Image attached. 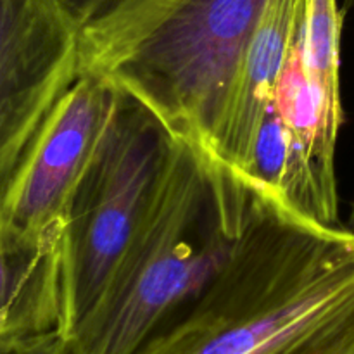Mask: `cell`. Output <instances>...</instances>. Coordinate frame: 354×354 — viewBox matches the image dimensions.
Wrapping results in <instances>:
<instances>
[{"mask_svg":"<svg viewBox=\"0 0 354 354\" xmlns=\"http://www.w3.org/2000/svg\"><path fill=\"white\" fill-rule=\"evenodd\" d=\"M137 354H354V230L251 187L227 263Z\"/></svg>","mask_w":354,"mask_h":354,"instance_id":"1","label":"cell"},{"mask_svg":"<svg viewBox=\"0 0 354 354\" xmlns=\"http://www.w3.org/2000/svg\"><path fill=\"white\" fill-rule=\"evenodd\" d=\"M251 187L175 138L147 211L64 354H137L227 263Z\"/></svg>","mask_w":354,"mask_h":354,"instance_id":"2","label":"cell"},{"mask_svg":"<svg viewBox=\"0 0 354 354\" xmlns=\"http://www.w3.org/2000/svg\"><path fill=\"white\" fill-rule=\"evenodd\" d=\"M270 0H116L82 28V73L151 111L207 158Z\"/></svg>","mask_w":354,"mask_h":354,"instance_id":"3","label":"cell"},{"mask_svg":"<svg viewBox=\"0 0 354 354\" xmlns=\"http://www.w3.org/2000/svg\"><path fill=\"white\" fill-rule=\"evenodd\" d=\"M173 142L151 111L120 92L69 206L62 339L106 290L147 211Z\"/></svg>","mask_w":354,"mask_h":354,"instance_id":"4","label":"cell"},{"mask_svg":"<svg viewBox=\"0 0 354 354\" xmlns=\"http://www.w3.org/2000/svg\"><path fill=\"white\" fill-rule=\"evenodd\" d=\"M82 75V28L52 0H0V211L52 111Z\"/></svg>","mask_w":354,"mask_h":354,"instance_id":"5","label":"cell"},{"mask_svg":"<svg viewBox=\"0 0 354 354\" xmlns=\"http://www.w3.org/2000/svg\"><path fill=\"white\" fill-rule=\"evenodd\" d=\"M114 86L82 73L69 86L17 173L2 214L37 241L64 239L73 196L118 102Z\"/></svg>","mask_w":354,"mask_h":354,"instance_id":"6","label":"cell"},{"mask_svg":"<svg viewBox=\"0 0 354 354\" xmlns=\"http://www.w3.org/2000/svg\"><path fill=\"white\" fill-rule=\"evenodd\" d=\"M301 0H270L232 82L206 161L248 178L252 151L283 68Z\"/></svg>","mask_w":354,"mask_h":354,"instance_id":"7","label":"cell"},{"mask_svg":"<svg viewBox=\"0 0 354 354\" xmlns=\"http://www.w3.org/2000/svg\"><path fill=\"white\" fill-rule=\"evenodd\" d=\"M64 301V239L26 237L0 211V348L61 334Z\"/></svg>","mask_w":354,"mask_h":354,"instance_id":"8","label":"cell"},{"mask_svg":"<svg viewBox=\"0 0 354 354\" xmlns=\"http://www.w3.org/2000/svg\"><path fill=\"white\" fill-rule=\"evenodd\" d=\"M52 2L57 3L80 28H83L104 10L109 9L116 0H52Z\"/></svg>","mask_w":354,"mask_h":354,"instance_id":"9","label":"cell"},{"mask_svg":"<svg viewBox=\"0 0 354 354\" xmlns=\"http://www.w3.org/2000/svg\"><path fill=\"white\" fill-rule=\"evenodd\" d=\"M10 354H64V339L59 332L41 335V337L14 346Z\"/></svg>","mask_w":354,"mask_h":354,"instance_id":"10","label":"cell"},{"mask_svg":"<svg viewBox=\"0 0 354 354\" xmlns=\"http://www.w3.org/2000/svg\"><path fill=\"white\" fill-rule=\"evenodd\" d=\"M351 7H354V0H346V6H344L346 12H348V10L351 9Z\"/></svg>","mask_w":354,"mask_h":354,"instance_id":"11","label":"cell"},{"mask_svg":"<svg viewBox=\"0 0 354 354\" xmlns=\"http://www.w3.org/2000/svg\"><path fill=\"white\" fill-rule=\"evenodd\" d=\"M14 346H10V348H0V354H10V349H12Z\"/></svg>","mask_w":354,"mask_h":354,"instance_id":"12","label":"cell"}]
</instances>
